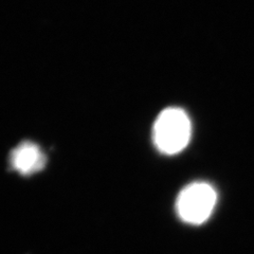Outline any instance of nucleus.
Segmentation results:
<instances>
[{"mask_svg": "<svg viewBox=\"0 0 254 254\" xmlns=\"http://www.w3.org/2000/svg\"><path fill=\"white\" fill-rule=\"evenodd\" d=\"M46 161V156L42 148L29 141L20 143L10 155L12 169L25 176H30L43 170Z\"/></svg>", "mask_w": 254, "mask_h": 254, "instance_id": "3", "label": "nucleus"}, {"mask_svg": "<svg viewBox=\"0 0 254 254\" xmlns=\"http://www.w3.org/2000/svg\"><path fill=\"white\" fill-rule=\"evenodd\" d=\"M190 132L192 126L186 111L177 107L166 108L154 124L155 145L163 154H177L188 145Z\"/></svg>", "mask_w": 254, "mask_h": 254, "instance_id": "1", "label": "nucleus"}, {"mask_svg": "<svg viewBox=\"0 0 254 254\" xmlns=\"http://www.w3.org/2000/svg\"><path fill=\"white\" fill-rule=\"evenodd\" d=\"M217 194L205 182H194L178 195L176 209L179 217L192 225H200L208 219L216 204Z\"/></svg>", "mask_w": 254, "mask_h": 254, "instance_id": "2", "label": "nucleus"}]
</instances>
